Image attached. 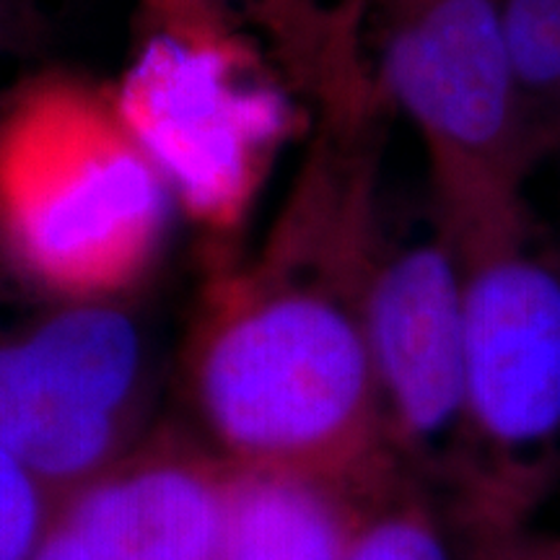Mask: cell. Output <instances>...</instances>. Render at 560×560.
Here are the masks:
<instances>
[{
    "instance_id": "obj_4",
    "label": "cell",
    "mask_w": 560,
    "mask_h": 560,
    "mask_svg": "<svg viewBox=\"0 0 560 560\" xmlns=\"http://www.w3.org/2000/svg\"><path fill=\"white\" fill-rule=\"evenodd\" d=\"M156 13L109 102L174 202L231 229L291 136L293 89L221 19L179 0H159Z\"/></svg>"
},
{
    "instance_id": "obj_7",
    "label": "cell",
    "mask_w": 560,
    "mask_h": 560,
    "mask_svg": "<svg viewBox=\"0 0 560 560\" xmlns=\"http://www.w3.org/2000/svg\"><path fill=\"white\" fill-rule=\"evenodd\" d=\"M387 433L400 465L452 488L467 431V361L457 257L439 229L410 244L376 242L359 280Z\"/></svg>"
},
{
    "instance_id": "obj_10",
    "label": "cell",
    "mask_w": 560,
    "mask_h": 560,
    "mask_svg": "<svg viewBox=\"0 0 560 560\" xmlns=\"http://www.w3.org/2000/svg\"><path fill=\"white\" fill-rule=\"evenodd\" d=\"M380 493L319 475L229 465L215 560H348Z\"/></svg>"
},
{
    "instance_id": "obj_3",
    "label": "cell",
    "mask_w": 560,
    "mask_h": 560,
    "mask_svg": "<svg viewBox=\"0 0 560 560\" xmlns=\"http://www.w3.org/2000/svg\"><path fill=\"white\" fill-rule=\"evenodd\" d=\"M174 206L112 102L86 89L39 81L0 117V249L39 289L115 299L156 260Z\"/></svg>"
},
{
    "instance_id": "obj_1",
    "label": "cell",
    "mask_w": 560,
    "mask_h": 560,
    "mask_svg": "<svg viewBox=\"0 0 560 560\" xmlns=\"http://www.w3.org/2000/svg\"><path fill=\"white\" fill-rule=\"evenodd\" d=\"M366 249L306 202L268 255L221 285L190 355L198 416L234 467L380 493L408 470L387 433L359 312Z\"/></svg>"
},
{
    "instance_id": "obj_15",
    "label": "cell",
    "mask_w": 560,
    "mask_h": 560,
    "mask_svg": "<svg viewBox=\"0 0 560 560\" xmlns=\"http://www.w3.org/2000/svg\"><path fill=\"white\" fill-rule=\"evenodd\" d=\"M0 30H3V0H0Z\"/></svg>"
},
{
    "instance_id": "obj_14",
    "label": "cell",
    "mask_w": 560,
    "mask_h": 560,
    "mask_svg": "<svg viewBox=\"0 0 560 560\" xmlns=\"http://www.w3.org/2000/svg\"><path fill=\"white\" fill-rule=\"evenodd\" d=\"M470 560H560V535L532 524L509 529H478L470 524Z\"/></svg>"
},
{
    "instance_id": "obj_8",
    "label": "cell",
    "mask_w": 560,
    "mask_h": 560,
    "mask_svg": "<svg viewBox=\"0 0 560 560\" xmlns=\"http://www.w3.org/2000/svg\"><path fill=\"white\" fill-rule=\"evenodd\" d=\"M229 462L177 439L138 444L60 501L34 560H215Z\"/></svg>"
},
{
    "instance_id": "obj_2",
    "label": "cell",
    "mask_w": 560,
    "mask_h": 560,
    "mask_svg": "<svg viewBox=\"0 0 560 560\" xmlns=\"http://www.w3.org/2000/svg\"><path fill=\"white\" fill-rule=\"evenodd\" d=\"M457 257L465 450L446 499L478 529L529 524L560 472V265L524 198L436 210Z\"/></svg>"
},
{
    "instance_id": "obj_12",
    "label": "cell",
    "mask_w": 560,
    "mask_h": 560,
    "mask_svg": "<svg viewBox=\"0 0 560 560\" xmlns=\"http://www.w3.org/2000/svg\"><path fill=\"white\" fill-rule=\"evenodd\" d=\"M503 32L535 164L560 151V0H501Z\"/></svg>"
},
{
    "instance_id": "obj_9",
    "label": "cell",
    "mask_w": 560,
    "mask_h": 560,
    "mask_svg": "<svg viewBox=\"0 0 560 560\" xmlns=\"http://www.w3.org/2000/svg\"><path fill=\"white\" fill-rule=\"evenodd\" d=\"M221 19L260 26L280 75L322 107L327 128L363 122L384 107L369 60L374 0H179Z\"/></svg>"
},
{
    "instance_id": "obj_6",
    "label": "cell",
    "mask_w": 560,
    "mask_h": 560,
    "mask_svg": "<svg viewBox=\"0 0 560 560\" xmlns=\"http://www.w3.org/2000/svg\"><path fill=\"white\" fill-rule=\"evenodd\" d=\"M149 400V350L112 299L68 301L0 332V446L58 499L136 450Z\"/></svg>"
},
{
    "instance_id": "obj_11",
    "label": "cell",
    "mask_w": 560,
    "mask_h": 560,
    "mask_svg": "<svg viewBox=\"0 0 560 560\" xmlns=\"http://www.w3.org/2000/svg\"><path fill=\"white\" fill-rule=\"evenodd\" d=\"M470 545L450 499L405 472L369 503L348 560H470Z\"/></svg>"
},
{
    "instance_id": "obj_5",
    "label": "cell",
    "mask_w": 560,
    "mask_h": 560,
    "mask_svg": "<svg viewBox=\"0 0 560 560\" xmlns=\"http://www.w3.org/2000/svg\"><path fill=\"white\" fill-rule=\"evenodd\" d=\"M374 79L416 125L436 208L524 195L535 166L511 73L501 0H374Z\"/></svg>"
},
{
    "instance_id": "obj_13",
    "label": "cell",
    "mask_w": 560,
    "mask_h": 560,
    "mask_svg": "<svg viewBox=\"0 0 560 560\" xmlns=\"http://www.w3.org/2000/svg\"><path fill=\"white\" fill-rule=\"evenodd\" d=\"M60 499L0 446V560H34Z\"/></svg>"
}]
</instances>
